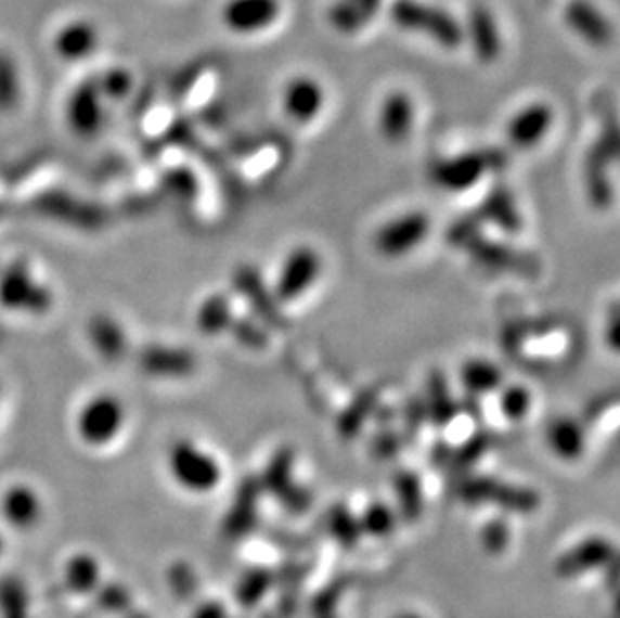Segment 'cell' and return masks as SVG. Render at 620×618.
Segmentation results:
<instances>
[{"label": "cell", "mask_w": 620, "mask_h": 618, "mask_svg": "<svg viewBox=\"0 0 620 618\" xmlns=\"http://www.w3.org/2000/svg\"><path fill=\"white\" fill-rule=\"evenodd\" d=\"M388 16L391 25L400 30L419 35L445 51H456L464 44L462 21L438 4L424 0H391Z\"/></svg>", "instance_id": "1"}, {"label": "cell", "mask_w": 620, "mask_h": 618, "mask_svg": "<svg viewBox=\"0 0 620 618\" xmlns=\"http://www.w3.org/2000/svg\"><path fill=\"white\" fill-rule=\"evenodd\" d=\"M430 233V214L424 209H410L384 221L372 235V247L382 259L398 261L418 252Z\"/></svg>", "instance_id": "2"}, {"label": "cell", "mask_w": 620, "mask_h": 618, "mask_svg": "<svg viewBox=\"0 0 620 618\" xmlns=\"http://www.w3.org/2000/svg\"><path fill=\"white\" fill-rule=\"evenodd\" d=\"M169 472L177 485L193 494L211 492L221 482V464L217 458L190 440L173 443L169 450Z\"/></svg>", "instance_id": "3"}, {"label": "cell", "mask_w": 620, "mask_h": 618, "mask_svg": "<svg viewBox=\"0 0 620 618\" xmlns=\"http://www.w3.org/2000/svg\"><path fill=\"white\" fill-rule=\"evenodd\" d=\"M322 271H324V259L320 256V252L308 243L296 245L282 259V266L277 269V278L273 283V296L277 301L294 304L320 282Z\"/></svg>", "instance_id": "4"}, {"label": "cell", "mask_w": 620, "mask_h": 618, "mask_svg": "<svg viewBox=\"0 0 620 618\" xmlns=\"http://www.w3.org/2000/svg\"><path fill=\"white\" fill-rule=\"evenodd\" d=\"M494 169V159L485 151H464L431 165V183L445 193H464L476 188L488 171Z\"/></svg>", "instance_id": "5"}, {"label": "cell", "mask_w": 620, "mask_h": 618, "mask_svg": "<svg viewBox=\"0 0 620 618\" xmlns=\"http://www.w3.org/2000/svg\"><path fill=\"white\" fill-rule=\"evenodd\" d=\"M556 113L546 101H532L518 108L506 123V141L516 151H534L553 131Z\"/></svg>", "instance_id": "6"}, {"label": "cell", "mask_w": 620, "mask_h": 618, "mask_svg": "<svg viewBox=\"0 0 620 618\" xmlns=\"http://www.w3.org/2000/svg\"><path fill=\"white\" fill-rule=\"evenodd\" d=\"M418 107L414 96L404 89H391L378 107V133L386 143H405L416 127Z\"/></svg>", "instance_id": "7"}, {"label": "cell", "mask_w": 620, "mask_h": 618, "mask_svg": "<svg viewBox=\"0 0 620 618\" xmlns=\"http://www.w3.org/2000/svg\"><path fill=\"white\" fill-rule=\"evenodd\" d=\"M327 94L324 85L310 75H296L282 89L284 115L296 125H310L324 113Z\"/></svg>", "instance_id": "8"}, {"label": "cell", "mask_w": 620, "mask_h": 618, "mask_svg": "<svg viewBox=\"0 0 620 618\" xmlns=\"http://www.w3.org/2000/svg\"><path fill=\"white\" fill-rule=\"evenodd\" d=\"M280 14L282 0H228L221 9V21L231 33L249 37L273 27Z\"/></svg>", "instance_id": "9"}, {"label": "cell", "mask_w": 620, "mask_h": 618, "mask_svg": "<svg viewBox=\"0 0 620 618\" xmlns=\"http://www.w3.org/2000/svg\"><path fill=\"white\" fill-rule=\"evenodd\" d=\"M464 28V42L473 47V53L482 65H494L502 56V33L494 13L482 4L476 2L470 7L466 18L462 21Z\"/></svg>", "instance_id": "10"}, {"label": "cell", "mask_w": 620, "mask_h": 618, "mask_svg": "<svg viewBox=\"0 0 620 618\" xmlns=\"http://www.w3.org/2000/svg\"><path fill=\"white\" fill-rule=\"evenodd\" d=\"M563 18L580 41L594 49H605L615 39L612 23L591 0H568Z\"/></svg>", "instance_id": "11"}, {"label": "cell", "mask_w": 620, "mask_h": 618, "mask_svg": "<svg viewBox=\"0 0 620 618\" xmlns=\"http://www.w3.org/2000/svg\"><path fill=\"white\" fill-rule=\"evenodd\" d=\"M122 426V410L111 396H101L87 403L79 416V432L89 443H107Z\"/></svg>", "instance_id": "12"}, {"label": "cell", "mask_w": 620, "mask_h": 618, "mask_svg": "<svg viewBox=\"0 0 620 618\" xmlns=\"http://www.w3.org/2000/svg\"><path fill=\"white\" fill-rule=\"evenodd\" d=\"M384 0H334L327 9V23L339 35H358L382 9Z\"/></svg>", "instance_id": "13"}, {"label": "cell", "mask_w": 620, "mask_h": 618, "mask_svg": "<svg viewBox=\"0 0 620 618\" xmlns=\"http://www.w3.org/2000/svg\"><path fill=\"white\" fill-rule=\"evenodd\" d=\"M546 443L554 456L563 460H577L584 454L586 436L579 420L570 416H558L546 426Z\"/></svg>", "instance_id": "14"}, {"label": "cell", "mask_w": 620, "mask_h": 618, "mask_svg": "<svg viewBox=\"0 0 620 618\" xmlns=\"http://www.w3.org/2000/svg\"><path fill=\"white\" fill-rule=\"evenodd\" d=\"M460 379L464 384V388L476 394V396H486V394H494L504 386V374L499 365L486 358H470L462 365Z\"/></svg>", "instance_id": "15"}, {"label": "cell", "mask_w": 620, "mask_h": 618, "mask_svg": "<svg viewBox=\"0 0 620 618\" xmlns=\"http://www.w3.org/2000/svg\"><path fill=\"white\" fill-rule=\"evenodd\" d=\"M96 44V30L89 23H73L63 28L56 37V53L67 59H82L93 53Z\"/></svg>", "instance_id": "16"}, {"label": "cell", "mask_w": 620, "mask_h": 618, "mask_svg": "<svg viewBox=\"0 0 620 618\" xmlns=\"http://www.w3.org/2000/svg\"><path fill=\"white\" fill-rule=\"evenodd\" d=\"M480 216L486 217L492 223H496L506 233H518L522 228V219L518 216L513 195L508 191H502V189L490 193V197L482 205Z\"/></svg>", "instance_id": "17"}, {"label": "cell", "mask_w": 620, "mask_h": 618, "mask_svg": "<svg viewBox=\"0 0 620 618\" xmlns=\"http://www.w3.org/2000/svg\"><path fill=\"white\" fill-rule=\"evenodd\" d=\"M4 514L7 518L16 526H30L37 520L39 514V500L30 490L25 488H13L4 497Z\"/></svg>", "instance_id": "18"}, {"label": "cell", "mask_w": 620, "mask_h": 618, "mask_svg": "<svg viewBox=\"0 0 620 618\" xmlns=\"http://www.w3.org/2000/svg\"><path fill=\"white\" fill-rule=\"evenodd\" d=\"M470 247H473L476 259L488 268L516 269L522 263L526 266L525 257L514 252L513 247H502L496 242L488 243L480 242V240H473Z\"/></svg>", "instance_id": "19"}, {"label": "cell", "mask_w": 620, "mask_h": 618, "mask_svg": "<svg viewBox=\"0 0 620 618\" xmlns=\"http://www.w3.org/2000/svg\"><path fill=\"white\" fill-rule=\"evenodd\" d=\"M500 412L511 422H522L532 410V394L526 386H502L500 388Z\"/></svg>", "instance_id": "20"}, {"label": "cell", "mask_w": 620, "mask_h": 618, "mask_svg": "<svg viewBox=\"0 0 620 618\" xmlns=\"http://www.w3.org/2000/svg\"><path fill=\"white\" fill-rule=\"evenodd\" d=\"M231 325V306L228 297L216 296L205 301L199 311V327L207 334L225 332Z\"/></svg>", "instance_id": "21"}, {"label": "cell", "mask_w": 620, "mask_h": 618, "mask_svg": "<svg viewBox=\"0 0 620 618\" xmlns=\"http://www.w3.org/2000/svg\"><path fill=\"white\" fill-rule=\"evenodd\" d=\"M400 618H419V617H416V615H405V617H400Z\"/></svg>", "instance_id": "22"}]
</instances>
